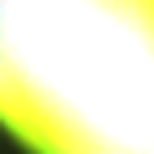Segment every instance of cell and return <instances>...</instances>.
<instances>
[{"label": "cell", "instance_id": "6da1fadb", "mask_svg": "<svg viewBox=\"0 0 154 154\" xmlns=\"http://www.w3.org/2000/svg\"><path fill=\"white\" fill-rule=\"evenodd\" d=\"M0 137L154 154V0H0Z\"/></svg>", "mask_w": 154, "mask_h": 154}]
</instances>
